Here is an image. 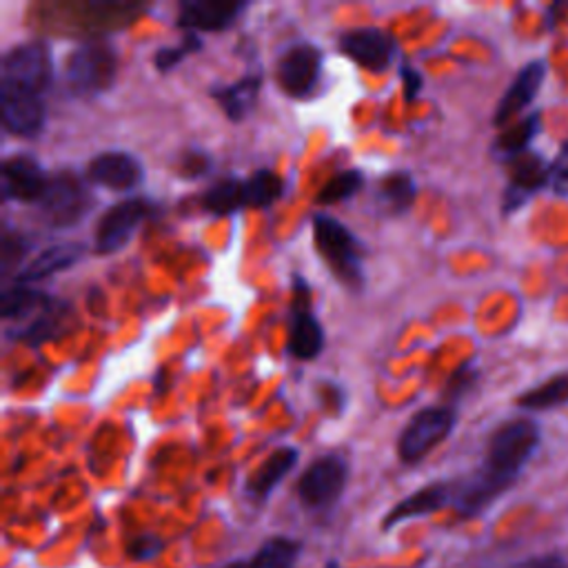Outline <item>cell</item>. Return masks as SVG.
I'll return each mask as SVG.
<instances>
[{
	"label": "cell",
	"instance_id": "4fadbf2b",
	"mask_svg": "<svg viewBox=\"0 0 568 568\" xmlns=\"http://www.w3.org/2000/svg\"><path fill=\"white\" fill-rule=\"evenodd\" d=\"M49 185V176L40 163L29 154H19L3 165V196L16 202H38L43 200Z\"/></svg>",
	"mask_w": 568,
	"mask_h": 568
},
{
	"label": "cell",
	"instance_id": "7402d4cb",
	"mask_svg": "<svg viewBox=\"0 0 568 568\" xmlns=\"http://www.w3.org/2000/svg\"><path fill=\"white\" fill-rule=\"evenodd\" d=\"M56 300L32 287H10L3 294V318L10 322H32L40 313H45Z\"/></svg>",
	"mask_w": 568,
	"mask_h": 568
},
{
	"label": "cell",
	"instance_id": "7c38bea8",
	"mask_svg": "<svg viewBox=\"0 0 568 568\" xmlns=\"http://www.w3.org/2000/svg\"><path fill=\"white\" fill-rule=\"evenodd\" d=\"M247 8V3H236V0H185L178 10V27L187 34L225 32Z\"/></svg>",
	"mask_w": 568,
	"mask_h": 568
},
{
	"label": "cell",
	"instance_id": "603a6c76",
	"mask_svg": "<svg viewBox=\"0 0 568 568\" xmlns=\"http://www.w3.org/2000/svg\"><path fill=\"white\" fill-rule=\"evenodd\" d=\"M540 127L542 125H540L537 111L529 114L524 120H520L516 125H509L495 140V154L509 163L511 158L529 152V145L540 133Z\"/></svg>",
	"mask_w": 568,
	"mask_h": 568
},
{
	"label": "cell",
	"instance_id": "8fae6325",
	"mask_svg": "<svg viewBox=\"0 0 568 568\" xmlns=\"http://www.w3.org/2000/svg\"><path fill=\"white\" fill-rule=\"evenodd\" d=\"M340 51L351 58L355 64H360L367 71H384L395 54V40L376 27L348 29L338 40Z\"/></svg>",
	"mask_w": 568,
	"mask_h": 568
},
{
	"label": "cell",
	"instance_id": "d590c367",
	"mask_svg": "<svg viewBox=\"0 0 568 568\" xmlns=\"http://www.w3.org/2000/svg\"><path fill=\"white\" fill-rule=\"evenodd\" d=\"M511 568H566V561L559 553H546V555H535L524 561H518Z\"/></svg>",
	"mask_w": 568,
	"mask_h": 568
},
{
	"label": "cell",
	"instance_id": "484cf974",
	"mask_svg": "<svg viewBox=\"0 0 568 568\" xmlns=\"http://www.w3.org/2000/svg\"><path fill=\"white\" fill-rule=\"evenodd\" d=\"M202 209L206 213H216V216H229L245 209V193L242 182L236 178H223L213 187H209L202 196Z\"/></svg>",
	"mask_w": 568,
	"mask_h": 568
},
{
	"label": "cell",
	"instance_id": "2e32d148",
	"mask_svg": "<svg viewBox=\"0 0 568 568\" xmlns=\"http://www.w3.org/2000/svg\"><path fill=\"white\" fill-rule=\"evenodd\" d=\"M142 165L125 152H105L87 165V180L111 191H131L142 182Z\"/></svg>",
	"mask_w": 568,
	"mask_h": 568
},
{
	"label": "cell",
	"instance_id": "74e56055",
	"mask_svg": "<svg viewBox=\"0 0 568 568\" xmlns=\"http://www.w3.org/2000/svg\"><path fill=\"white\" fill-rule=\"evenodd\" d=\"M158 551H161L158 540H138L135 546L131 548V555L138 557V559H147V557L156 555Z\"/></svg>",
	"mask_w": 568,
	"mask_h": 568
},
{
	"label": "cell",
	"instance_id": "8d00e7d4",
	"mask_svg": "<svg viewBox=\"0 0 568 568\" xmlns=\"http://www.w3.org/2000/svg\"><path fill=\"white\" fill-rule=\"evenodd\" d=\"M402 83H404V94H406V100L411 103V100H415V96L419 94V90H422V76L417 74L415 69H411V67H402Z\"/></svg>",
	"mask_w": 568,
	"mask_h": 568
},
{
	"label": "cell",
	"instance_id": "52a82bcc",
	"mask_svg": "<svg viewBox=\"0 0 568 568\" xmlns=\"http://www.w3.org/2000/svg\"><path fill=\"white\" fill-rule=\"evenodd\" d=\"M348 480V466L340 455L318 458L298 482L300 502L309 509H327L340 500Z\"/></svg>",
	"mask_w": 568,
	"mask_h": 568
},
{
	"label": "cell",
	"instance_id": "d6986e66",
	"mask_svg": "<svg viewBox=\"0 0 568 568\" xmlns=\"http://www.w3.org/2000/svg\"><path fill=\"white\" fill-rule=\"evenodd\" d=\"M83 253L85 249L81 245H69V242L54 245L43 253H38L34 260H29L21 273H16V284H21V287H29V284H36L60 271H67L83 258Z\"/></svg>",
	"mask_w": 568,
	"mask_h": 568
},
{
	"label": "cell",
	"instance_id": "e575fe53",
	"mask_svg": "<svg viewBox=\"0 0 568 568\" xmlns=\"http://www.w3.org/2000/svg\"><path fill=\"white\" fill-rule=\"evenodd\" d=\"M551 187L559 196H568V142L551 165Z\"/></svg>",
	"mask_w": 568,
	"mask_h": 568
},
{
	"label": "cell",
	"instance_id": "83f0119b",
	"mask_svg": "<svg viewBox=\"0 0 568 568\" xmlns=\"http://www.w3.org/2000/svg\"><path fill=\"white\" fill-rule=\"evenodd\" d=\"M284 191L282 178L271 169H258L249 176V180L242 182L245 193V206L249 209H267L275 200H280Z\"/></svg>",
	"mask_w": 568,
	"mask_h": 568
},
{
	"label": "cell",
	"instance_id": "9c48e42d",
	"mask_svg": "<svg viewBox=\"0 0 568 568\" xmlns=\"http://www.w3.org/2000/svg\"><path fill=\"white\" fill-rule=\"evenodd\" d=\"M152 213V204L147 200L131 198L122 200L103 213V218L96 227V253H116L120 251L138 229V225Z\"/></svg>",
	"mask_w": 568,
	"mask_h": 568
},
{
	"label": "cell",
	"instance_id": "277c9868",
	"mask_svg": "<svg viewBox=\"0 0 568 568\" xmlns=\"http://www.w3.org/2000/svg\"><path fill=\"white\" fill-rule=\"evenodd\" d=\"M54 67L47 45L32 40L23 43L3 58V81H0V92L23 94L43 98L51 85Z\"/></svg>",
	"mask_w": 568,
	"mask_h": 568
},
{
	"label": "cell",
	"instance_id": "ba28073f",
	"mask_svg": "<svg viewBox=\"0 0 568 568\" xmlns=\"http://www.w3.org/2000/svg\"><path fill=\"white\" fill-rule=\"evenodd\" d=\"M322 76V51L311 43H298L282 54L275 67L280 90L292 98H307Z\"/></svg>",
	"mask_w": 568,
	"mask_h": 568
},
{
	"label": "cell",
	"instance_id": "5bb4252c",
	"mask_svg": "<svg viewBox=\"0 0 568 568\" xmlns=\"http://www.w3.org/2000/svg\"><path fill=\"white\" fill-rule=\"evenodd\" d=\"M511 182L505 191V213H513L520 209L535 191L544 185H551V165L535 152H524L509 161Z\"/></svg>",
	"mask_w": 568,
	"mask_h": 568
},
{
	"label": "cell",
	"instance_id": "d4e9b609",
	"mask_svg": "<svg viewBox=\"0 0 568 568\" xmlns=\"http://www.w3.org/2000/svg\"><path fill=\"white\" fill-rule=\"evenodd\" d=\"M300 551V542L292 537H271L251 557L249 568H296Z\"/></svg>",
	"mask_w": 568,
	"mask_h": 568
},
{
	"label": "cell",
	"instance_id": "7a4b0ae2",
	"mask_svg": "<svg viewBox=\"0 0 568 568\" xmlns=\"http://www.w3.org/2000/svg\"><path fill=\"white\" fill-rule=\"evenodd\" d=\"M313 240L329 271L351 292H360L365 284L363 249L360 242L353 238V234L342 223L329 216H316Z\"/></svg>",
	"mask_w": 568,
	"mask_h": 568
},
{
	"label": "cell",
	"instance_id": "9a60e30c",
	"mask_svg": "<svg viewBox=\"0 0 568 568\" xmlns=\"http://www.w3.org/2000/svg\"><path fill=\"white\" fill-rule=\"evenodd\" d=\"M546 79V62L544 60H533L518 74V79L511 83L507 94L502 96L500 105L495 109L493 122L497 127L507 129L516 116H520L540 94V87Z\"/></svg>",
	"mask_w": 568,
	"mask_h": 568
},
{
	"label": "cell",
	"instance_id": "ffe728a7",
	"mask_svg": "<svg viewBox=\"0 0 568 568\" xmlns=\"http://www.w3.org/2000/svg\"><path fill=\"white\" fill-rule=\"evenodd\" d=\"M298 449L294 447H280L275 449L249 477L247 482V493L253 500H267L273 493V488L292 473V469L298 464Z\"/></svg>",
	"mask_w": 568,
	"mask_h": 568
},
{
	"label": "cell",
	"instance_id": "4316f807",
	"mask_svg": "<svg viewBox=\"0 0 568 568\" xmlns=\"http://www.w3.org/2000/svg\"><path fill=\"white\" fill-rule=\"evenodd\" d=\"M69 316H71V309L64 303L56 300L45 313H40L36 320H32L25 329L16 331V335L29 344H40L45 340L60 335L67 327Z\"/></svg>",
	"mask_w": 568,
	"mask_h": 568
},
{
	"label": "cell",
	"instance_id": "836d02e7",
	"mask_svg": "<svg viewBox=\"0 0 568 568\" xmlns=\"http://www.w3.org/2000/svg\"><path fill=\"white\" fill-rule=\"evenodd\" d=\"M213 167V161L211 156H206L204 152L200 150H191L187 154H182L180 158V174L185 178H200V176H206Z\"/></svg>",
	"mask_w": 568,
	"mask_h": 568
},
{
	"label": "cell",
	"instance_id": "f1b7e54d",
	"mask_svg": "<svg viewBox=\"0 0 568 568\" xmlns=\"http://www.w3.org/2000/svg\"><path fill=\"white\" fill-rule=\"evenodd\" d=\"M518 404L526 411H551L555 406L568 404V374L553 376L544 384L526 391Z\"/></svg>",
	"mask_w": 568,
	"mask_h": 568
},
{
	"label": "cell",
	"instance_id": "1f68e13d",
	"mask_svg": "<svg viewBox=\"0 0 568 568\" xmlns=\"http://www.w3.org/2000/svg\"><path fill=\"white\" fill-rule=\"evenodd\" d=\"M29 249H32V245L23 236L5 234V238H3V271L10 273L14 267H19L25 260V256L29 253Z\"/></svg>",
	"mask_w": 568,
	"mask_h": 568
},
{
	"label": "cell",
	"instance_id": "ac0fdd59",
	"mask_svg": "<svg viewBox=\"0 0 568 568\" xmlns=\"http://www.w3.org/2000/svg\"><path fill=\"white\" fill-rule=\"evenodd\" d=\"M0 116L8 131L34 138L43 131L45 125V100L36 96L0 92Z\"/></svg>",
	"mask_w": 568,
	"mask_h": 568
},
{
	"label": "cell",
	"instance_id": "3957f363",
	"mask_svg": "<svg viewBox=\"0 0 568 568\" xmlns=\"http://www.w3.org/2000/svg\"><path fill=\"white\" fill-rule=\"evenodd\" d=\"M118 58L111 43L94 38L71 51L67 60V85L76 98H96L111 90Z\"/></svg>",
	"mask_w": 568,
	"mask_h": 568
},
{
	"label": "cell",
	"instance_id": "5b68a950",
	"mask_svg": "<svg viewBox=\"0 0 568 568\" xmlns=\"http://www.w3.org/2000/svg\"><path fill=\"white\" fill-rule=\"evenodd\" d=\"M458 422V413L451 406H429L417 411L404 426L398 442V455L404 464H415L442 445Z\"/></svg>",
	"mask_w": 568,
	"mask_h": 568
},
{
	"label": "cell",
	"instance_id": "30bf717a",
	"mask_svg": "<svg viewBox=\"0 0 568 568\" xmlns=\"http://www.w3.org/2000/svg\"><path fill=\"white\" fill-rule=\"evenodd\" d=\"M289 353L298 360H313L324 348V329L311 313L307 282H296V300L289 316Z\"/></svg>",
	"mask_w": 568,
	"mask_h": 568
},
{
	"label": "cell",
	"instance_id": "f35d334b",
	"mask_svg": "<svg viewBox=\"0 0 568 568\" xmlns=\"http://www.w3.org/2000/svg\"><path fill=\"white\" fill-rule=\"evenodd\" d=\"M227 568H249V564H245V561H236V564H229Z\"/></svg>",
	"mask_w": 568,
	"mask_h": 568
},
{
	"label": "cell",
	"instance_id": "d6a6232c",
	"mask_svg": "<svg viewBox=\"0 0 568 568\" xmlns=\"http://www.w3.org/2000/svg\"><path fill=\"white\" fill-rule=\"evenodd\" d=\"M475 380H477V369H473L471 363H469V365H464L462 369H458L451 376V380H449V384L445 389V395L449 400H460L475 387Z\"/></svg>",
	"mask_w": 568,
	"mask_h": 568
},
{
	"label": "cell",
	"instance_id": "f546056e",
	"mask_svg": "<svg viewBox=\"0 0 568 568\" xmlns=\"http://www.w3.org/2000/svg\"><path fill=\"white\" fill-rule=\"evenodd\" d=\"M365 187V174L360 169H348L333 176L318 193L320 204H338L348 200Z\"/></svg>",
	"mask_w": 568,
	"mask_h": 568
},
{
	"label": "cell",
	"instance_id": "cb8c5ba5",
	"mask_svg": "<svg viewBox=\"0 0 568 568\" xmlns=\"http://www.w3.org/2000/svg\"><path fill=\"white\" fill-rule=\"evenodd\" d=\"M378 200L391 216H402L415 200V182L409 171H393L382 178L378 189Z\"/></svg>",
	"mask_w": 568,
	"mask_h": 568
},
{
	"label": "cell",
	"instance_id": "6da1fadb",
	"mask_svg": "<svg viewBox=\"0 0 568 568\" xmlns=\"http://www.w3.org/2000/svg\"><path fill=\"white\" fill-rule=\"evenodd\" d=\"M542 442L540 426L520 417L502 424L488 440L484 464L466 480L453 484V507L464 518L486 511L497 497L507 493Z\"/></svg>",
	"mask_w": 568,
	"mask_h": 568
},
{
	"label": "cell",
	"instance_id": "8992f818",
	"mask_svg": "<svg viewBox=\"0 0 568 568\" xmlns=\"http://www.w3.org/2000/svg\"><path fill=\"white\" fill-rule=\"evenodd\" d=\"M92 206V196L81 176L74 171H58L49 176L47 191L40 200L43 218L54 229L79 225Z\"/></svg>",
	"mask_w": 568,
	"mask_h": 568
},
{
	"label": "cell",
	"instance_id": "44dd1931",
	"mask_svg": "<svg viewBox=\"0 0 568 568\" xmlns=\"http://www.w3.org/2000/svg\"><path fill=\"white\" fill-rule=\"evenodd\" d=\"M260 90H262V79L260 76H247L238 83L211 90V96L216 98V103L223 107V111L229 120L242 122L253 111L258 96H260Z\"/></svg>",
	"mask_w": 568,
	"mask_h": 568
},
{
	"label": "cell",
	"instance_id": "e0dca14e",
	"mask_svg": "<svg viewBox=\"0 0 568 568\" xmlns=\"http://www.w3.org/2000/svg\"><path fill=\"white\" fill-rule=\"evenodd\" d=\"M449 505H453V484L451 482L429 484V486L415 490L413 495L404 497L402 502H398L384 518V529L398 526L400 522L411 520V518L438 513Z\"/></svg>",
	"mask_w": 568,
	"mask_h": 568
},
{
	"label": "cell",
	"instance_id": "ab89813d",
	"mask_svg": "<svg viewBox=\"0 0 568 568\" xmlns=\"http://www.w3.org/2000/svg\"><path fill=\"white\" fill-rule=\"evenodd\" d=\"M324 568H340V564L338 561H329Z\"/></svg>",
	"mask_w": 568,
	"mask_h": 568
},
{
	"label": "cell",
	"instance_id": "4dcf8cb0",
	"mask_svg": "<svg viewBox=\"0 0 568 568\" xmlns=\"http://www.w3.org/2000/svg\"><path fill=\"white\" fill-rule=\"evenodd\" d=\"M200 47H202L200 36H196V34H187L185 40H182V45L158 49L156 56H154V64H156L158 71H163V74H165V71L174 69L178 62H182L189 54H196Z\"/></svg>",
	"mask_w": 568,
	"mask_h": 568
}]
</instances>
